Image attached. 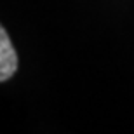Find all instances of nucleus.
I'll use <instances>...</instances> for the list:
<instances>
[{"mask_svg":"<svg viewBox=\"0 0 134 134\" xmlns=\"http://www.w3.org/2000/svg\"><path fill=\"white\" fill-rule=\"evenodd\" d=\"M18 68V56L10 44L5 28H0V80L5 82L14 75Z\"/></svg>","mask_w":134,"mask_h":134,"instance_id":"obj_1","label":"nucleus"}]
</instances>
